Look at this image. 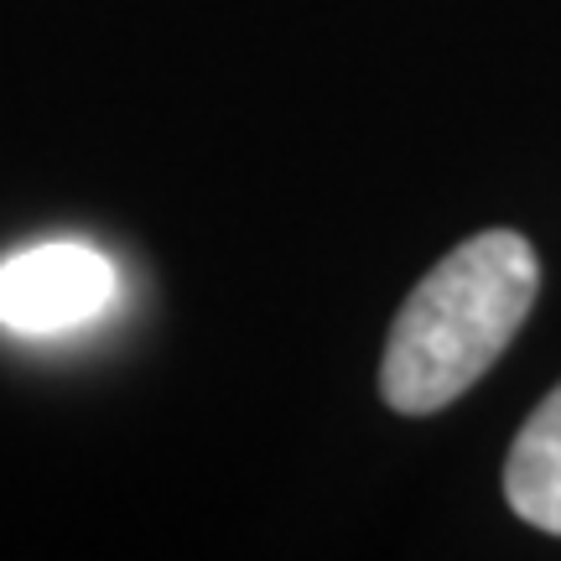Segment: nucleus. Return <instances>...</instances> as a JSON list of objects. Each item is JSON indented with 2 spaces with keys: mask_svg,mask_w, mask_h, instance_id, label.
<instances>
[{
  "mask_svg": "<svg viewBox=\"0 0 561 561\" xmlns=\"http://www.w3.org/2000/svg\"><path fill=\"white\" fill-rule=\"evenodd\" d=\"M504 500L525 525L561 536V385L525 416L504 462Z\"/></svg>",
  "mask_w": 561,
  "mask_h": 561,
  "instance_id": "obj_3",
  "label": "nucleus"
},
{
  "mask_svg": "<svg viewBox=\"0 0 561 561\" xmlns=\"http://www.w3.org/2000/svg\"><path fill=\"white\" fill-rule=\"evenodd\" d=\"M121 291L115 261L79 240L32 244L0 261V328L21 339L73 333L104 318Z\"/></svg>",
  "mask_w": 561,
  "mask_h": 561,
  "instance_id": "obj_2",
  "label": "nucleus"
},
{
  "mask_svg": "<svg viewBox=\"0 0 561 561\" xmlns=\"http://www.w3.org/2000/svg\"><path fill=\"white\" fill-rule=\"evenodd\" d=\"M541 265L525 234L483 229L442 255L390 322L380 396L401 416H432L494 369L536 307Z\"/></svg>",
  "mask_w": 561,
  "mask_h": 561,
  "instance_id": "obj_1",
  "label": "nucleus"
}]
</instances>
